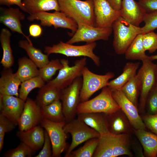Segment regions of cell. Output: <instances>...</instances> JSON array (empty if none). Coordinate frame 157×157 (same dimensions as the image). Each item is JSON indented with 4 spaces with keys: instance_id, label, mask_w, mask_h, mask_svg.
Returning a JSON list of instances; mask_svg holds the SVG:
<instances>
[{
    "instance_id": "4",
    "label": "cell",
    "mask_w": 157,
    "mask_h": 157,
    "mask_svg": "<svg viewBox=\"0 0 157 157\" xmlns=\"http://www.w3.org/2000/svg\"><path fill=\"white\" fill-rule=\"evenodd\" d=\"M113 46L115 53L124 54L134 40L140 33V28L129 23L119 16L113 23Z\"/></svg>"
},
{
    "instance_id": "21",
    "label": "cell",
    "mask_w": 157,
    "mask_h": 157,
    "mask_svg": "<svg viewBox=\"0 0 157 157\" xmlns=\"http://www.w3.org/2000/svg\"><path fill=\"white\" fill-rule=\"evenodd\" d=\"M21 81L10 68L2 71L0 78V94L19 97V88Z\"/></svg>"
},
{
    "instance_id": "24",
    "label": "cell",
    "mask_w": 157,
    "mask_h": 157,
    "mask_svg": "<svg viewBox=\"0 0 157 157\" xmlns=\"http://www.w3.org/2000/svg\"><path fill=\"white\" fill-rule=\"evenodd\" d=\"M22 2L30 15L52 10L60 11L57 0H22Z\"/></svg>"
},
{
    "instance_id": "43",
    "label": "cell",
    "mask_w": 157,
    "mask_h": 157,
    "mask_svg": "<svg viewBox=\"0 0 157 157\" xmlns=\"http://www.w3.org/2000/svg\"><path fill=\"white\" fill-rule=\"evenodd\" d=\"M144 119L145 125L157 135V113L147 115L144 117Z\"/></svg>"
},
{
    "instance_id": "15",
    "label": "cell",
    "mask_w": 157,
    "mask_h": 157,
    "mask_svg": "<svg viewBox=\"0 0 157 157\" xmlns=\"http://www.w3.org/2000/svg\"><path fill=\"white\" fill-rule=\"evenodd\" d=\"M94 5L95 26L111 27L120 15V10L114 9L106 0H92Z\"/></svg>"
},
{
    "instance_id": "25",
    "label": "cell",
    "mask_w": 157,
    "mask_h": 157,
    "mask_svg": "<svg viewBox=\"0 0 157 157\" xmlns=\"http://www.w3.org/2000/svg\"><path fill=\"white\" fill-rule=\"evenodd\" d=\"M135 133L143 148L146 156L155 157L157 156V135L144 129H137Z\"/></svg>"
},
{
    "instance_id": "10",
    "label": "cell",
    "mask_w": 157,
    "mask_h": 157,
    "mask_svg": "<svg viewBox=\"0 0 157 157\" xmlns=\"http://www.w3.org/2000/svg\"><path fill=\"white\" fill-rule=\"evenodd\" d=\"M82 84L80 92L81 102L89 100L99 90L107 86L109 80L115 76L113 72H109L104 75L95 74L85 67L82 71Z\"/></svg>"
},
{
    "instance_id": "45",
    "label": "cell",
    "mask_w": 157,
    "mask_h": 157,
    "mask_svg": "<svg viewBox=\"0 0 157 157\" xmlns=\"http://www.w3.org/2000/svg\"><path fill=\"white\" fill-rule=\"evenodd\" d=\"M22 0H0L1 5L6 6L8 7L13 5L18 6L19 8L26 13V11L22 3Z\"/></svg>"
},
{
    "instance_id": "16",
    "label": "cell",
    "mask_w": 157,
    "mask_h": 157,
    "mask_svg": "<svg viewBox=\"0 0 157 157\" xmlns=\"http://www.w3.org/2000/svg\"><path fill=\"white\" fill-rule=\"evenodd\" d=\"M112 93L113 98L125 114L131 125L136 130H144L145 125L139 114L137 106L121 90L112 91Z\"/></svg>"
},
{
    "instance_id": "27",
    "label": "cell",
    "mask_w": 157,
    "mask_h": 157,
    "mask_svg": "<svg viewBox=\"0 0 157 157\" xmlns=\"http://www.w3.org/2000/svg\"><path fill=\"white\" fill-rule=\"evenodd\" d=\"M18 67L15 74L21 82L39 76V69L29 58L24 57L18 60Z\"/></svg>"
},
{
    "instance_id": "13",
    "label": "cell",
    "mask_w": 157,
    "mask_h": 157,
    "mask_svg": "<svg viewBox=\"0 0 157 157\" xmlns=\"http://www.w3.org/2000/svg\"><path fill=\"white\" fill-rule=\"evenodd\" d=\"M27 19L30 21H40V25L44 26H53L55 29L58 28L69 29L72 31V34L75 33L78 28L75 21L60 11H55L53 13L41 12L30 15Z\"/></svg>"
},
{
    "instance_id": "36",
    "label": "cell",
    "mask_w": 157,
    "mask_h": 157,
    "mask_svg": "<svg viewBox=\"0 0 157 157\" xmlns=\"http://www.w3.org/2000/svg\"><path fill=\"white\" fill-rule=\"evenodd\" d=\"M106 115L108 129L110 133L118 134L126 131L125 122L117 114V112Z\"/></svg>"
},
{
    "instance_id": "6",
    "label": "cell",
    "mask_w": 157,
    "mask_h": 157,
    "mask_svg": "<svg viewBox=\"0 0 157 157\" xmlns=\"http://www.w3.org/2000/svg\"><path fill=\"white\" fill-rule=\"evenodd\" d=\"M96 46L95 42L77 46L60 41L52 46L45 47L44 52L49 55L51 53H59L67 57H87L90 58L97 66H99L100 64L99 58L93 52Z\"/></svg>"
},
{
    "instance_id": "48",
    "label": "cell",
    "mask_w": 157,
    "mask_h": 157,
    "mask_svg": "<svg viewBox=\"0 0 157 157\" xmlns=\"http://www.w3.org/2000/svg\"><path fill=\"white\" fill-rule=\"evenodd\" d=\"M5 133L0 134V151H1L3 147Z\"/></svg>"
},
{
    "instance_id": "35",
    "label": "cell",
    "mask_w": 157,
    "mask_h": 157,
    "mask_svg": "<svg viewBox=\"0 0 157 157\" xmlns=\"http://www.w3.org/2000/svg\"><path fill=\"white\" fill-rule=\"evenodd\" d=\"M63 67L60 60L57 59L52 60L39 68V76L45 82H47L50 81L56 71L60 69Z\"/></svg>"
},
{
    "instance_id": "37",
    "label": "cell",
    "mask_w": 157,
    "mask_h": 157,
    "mask_svg": "<svg viewBox=\"0 0 157 157\" xmlns=\"http://www.w3.org/2000/svg\"><path fill=\"white\" fill-rule=\"evenodd\" d=\"M35 151L24 143L21 142L16 147L6 151L3 155L5 157H31Z\"/></svg>"
},
{
    "instance_id": "38",
    "label": "cell",
    "mask_w": 157,
    "mask_h": 157,
    "mask_svg": "<svg viewBox=\"0 0 157 157\" xmlns=\"http://www.w3.org/2000/svg\"><path fill=\"white\" fill-rule=\"evenodd\" d=\"M144 25L140 28V33L144 34L157 28V10L146 14L143 20Z\"/></svg>"
},
{
    "instance_id": "7",
    "label": "cell",
    "mask_w": 157,
    "mask_h": 157,
    "mask_svg": "<svg viewBox=\"0 0 157 157\" xmlns=\"http://www.w3.org/2000/svg\"><path fill=\"white\" fill-rule=\"evenodd\" d=\"M142 65L137 75L140 84L139 107H145L149 94L157 83V65L148 58L142 61Z\"/></svg>"
},
{
    "instance_id": "14",
    "label": "cell",
    "mask_w": 157,
    "mask_h": 157,
    "mask_svg": "<svg viewBox=\"0 0 157 157\" xmlns=\"http://www.w3.org/2000/svg\"><path fill=\"white\" fill-rule=\"evenodd\" d=\"M43 118L41 108L35 100L28 97L18 122L19 130L26 131L38 125Z\"/></svg>"
},
{
    "instance_id": "32",
    "label": "cell",
    "mask_w": 157,
    "mask_h": 157,
    "mask_svg": "<svg viewBox=\"0 0 157 157\" xmlns=\"http://www.w3.org/2000/svg\"><path fill=\"white\" fill-rule=\"evenodd\" d=\"M45 84V81L39 76L23 81L20 85L19 97L25 101L32 90L36 88H40Z\"/></svg>"
},
{
    "instance_id": "19",
    "label": "cell",
    "mask_w": 157,
    "mask_h": 157,
    "mask_svg": "<svg viewBox=\"0 0 157 157\" xmlns=\"http://www.w3.org/2000/svg\"><path fill=\"white\" fill-rule=\"evenodd\" d=\"M120 16L130 24L138 27L143 22L147 13L145 9L135 0H122Z\"/></svg>"
},
{
    "instance_id": "47",
    "label": "cell",
    "mask_w": 157,
    "mask_h": 157,
    "mask_svg": "<svg viewBox=\"0 0 157 157\" xmlns=\"http://www.w3.org/2000/svg\"><path fill=\"white\" fill-rule=\"evenodd\" d=\"M111 6L115 10H120L122 0H106Z\"/></svg>"
},
{
    "instance_id": "44",
    "label": "cell",
    "mask_w": 157,
    "mask_h": 157,
    "mask_svg": "<svg viewBox=\"0 0 157 157\" xmlns=\"http://www.w3.org/2000/svg\"><path fill=\"white\" fill-rule=\"evenodd\" d=\"M138 2L147 13L157 10V0H138Z\"/></svg>"
},
{
    "instance_id": "2",
    "label": "cell",
    "mask_w": 157,
    "mask_h": 157,
    "mask_svg": "<svg viewBox=\"0 0 157 157\" xmlns=\"http://www.w3.org/2000/svg\"><path fill=\"white\" fill-rule=\"evenodd\" d=\"M60 11L76 22H82L95 26L94 5L92 0H57Z\"/></svg>"
},
{
    "instance_id": "11",
    "label": "cell",
    "mask_w": 157,
    "mask_h": 157,
    "mask_svg": "<svg viewBox=\"0 0 157 157\" xmlns=\"http://www.w3.org/2000/svg\"><path fill=\"white\" fill-rule=\"evenodd\" d=\"M66 122H55L43 118L41 126L47 132L50 138L52 148V157H59L69 146L66 140L67 134L64 127Z\"/></svg>"
},
{
    "instance_id": "18",
    "label": "cell",
    "mask_w": 157,
    "mask_h": 157,
    "mask_svg": "<svg viewBox=\"0 0 157 157\" xmlns=\"http://www.w3.org/2000/svg\"><path fill=\"white\" fill-rule=\"evenodd\" d=\"M1 9L2 11L0 16V22L12 32L23 35L31 44L33 45L29 36L25 35L22 31L21 22L24 19L25 15L19 8L10 7L6 8H1Z\"/></svg>"
},
{
    "instance_id": "42",
    "label": "cell",
    "mask_w": 157,
    "mask_h": 157,
    "mask_svg": "<svg viewBox=\"0 0 157 157\" xmlns=\"http://www.w3.org/2000/svg\"><path fill=\"white\" fill-rule=\"evenodd\" d=\"M147 99L149 108L151 112L154 113H157V83L150 92Z\"/></svg>"
},
{
    "instance_id": "46",
    "label": "cell",
    "mask_w": 157,
    "mask_h": 157,
    "mask_svg": "<svg viewBox=\"0 0 157 157\" xmlns=\"http://www.w3.org/2000/svg\"><path fill=\"white\" fill-rule=\"evenodd\" d=\"M29 32L31 36L34 38L40 36L42 32V29L40 26L36 24H31L29 27Z\"/></svg>"
},
{
    "instance_id": "40",
    "label": "cell",
    "mask_w": 157,
    "mask_h": 157,
    "mask_svg": "<svg viewBox=\"0 0 157 157\" xmlns=\"http://www.w3.org/2000/svg\"><path fill=\"white\" fill-rule=\"evenodd\" d=\"M52 148L51 142L47 132L44 131V140L42 149L35 157H52Z\"/></svg>"
},
{
    "instance_id": "26",
    "label": "cell",
    "mask_w": 157,
    "mask_h": 157,
    "mask_svg": "<svg viewBox=\"0 0 157 157\" xmlns=\"http://www.w3.org/2000/svg\"><path fill=\"white\" fill-rule=\"evenodd\" d=\"M11 34L6 28L1 29L0 35V41L3 51L1 63L4 68H10L13 65L14 58L10 45Z\"/></svg>"
},
{
    "instance_id": "29",
    "label": "cell",
    "mask_w": 157,
    "mask_h": 157,
    "mask_svg": "<svg viewBox=\"0 0 157 157\" xmlns=\"http://www.w3.org/2000/svg\"><path fill=\"white\" fill-rule=\"evenodd\" d=\"M143 34H138L127 49L124 53L126 59L142 61L148 58L143 46Z\"/></svg>"
},
{
    "instance_id": "5",
    "label": "cell",
    "mask_w": 157,
    "mask_h": 157,
    "mask_svg": "<svg viewBox=\"0 0 157 157\" xmlns=\"http://www.w3.org/2000/svg\"><path fill=\"white\" fill-rule=\"evenodd\" d=\"M63 65L59 70L57 76L47 82L46 84L51 87L61 90L70 85L77 78L82 76V72L86 64L85 57L76 60L74 65L70 66L68 60L63 59L60 60Z\"/></svg>"
},
{
    "instance_id": "49",
    "label": "cell",
    "mask_w": 157,
    "mask_h": 157,
    "mask_svg": "<svg viewBox=\"0 0 157 157\" xmlns=\"http://www.w3.org/2000/svg\"><path fill=\"white\" fill-rule=\"evenodd\" d=\"M149 58L152 61L157 60V54L149 56Z\"/></svg>"
},
{
    "instance_id": "34",
    "label": "cell",
    "mask_w": 157,
    "mask_h": 157,
    "mask_svg": "<svg viewBox=\"0 0 157 157\" xmlns=\"http://www.w3.org/2000/svg\"><path fill=\"white\" fill-rule=\"evenodd\" d=\"M99 138L90 139L82 147L72 151L67 157H92L97 146Z\"/></svg>"
},
{
    "instance_id": "3",
    "label": "cell",
    "mask_w": 157,
    "mask_h": 157,
    "mask_svg": "<svg viewBox=\"0 0 157 157\" xmlns=\"http://www.w3.org/2000/svg\"><path fill=\"white\" fill-rule=\"evenodd\" d=\"M120 109V107L113 97L112 91L106 86L95 97L80 102L77 108V113H98L109 115L117 112Z\"/></svg>"
},
{
    "instance_id": "22",
    "label": "cell",
    "mask_w": 157,
    "mask_h": 157,
    "mask_svg": "<svg viewBox=\"0 0 157 157\" xmlns=\"http://www.w3.org/2000/svg\"><path fill=\"white\" fill-rule=\"evenodd\" d=\"M77 118L97 132L100 135L109 133L107 115L102 113L78 114Z\"/></svg>"
},
{
    "instance_id": "30",
    "label": "cell",
    "mask_w": 157,
    "mask_h": 157,
    "mask_svg": "<svg viewBox=\"0 0 157 157\" xmlns=\"http://www.w3.org/2000/svg\"><path fill=\"white\" fill-rule=\"evenodd\" d=\"M41 109L43 118L55 122H66L60 99L41 108Z\"/></svg>"
},
{
    "instance_id": "8",
    "label": "cell",
    "mask_w": 157,
    "mask_h": 157,
    "mask_svg": "<svg viewBox=\"0 0 157 157\" xmlns=\"http://www.w3.org/2000/svg\"><path fill=\"white\" fill-rule=\"evenodd\" d=\"M82 79L79 77L67 87L60 90V100L66 123L75 118L80 103V92Z\"/></svg>"
},
{
    "instance_id": "33",
    "label": "cell",
    "mask_w": 157,
    "mask_h": 157,
    "mask_svg": "<svg viewBox=\"0 0 157 157\" xmlns=\"http://www.w3.org/2000/svg\"><path fill=\"white\" fill-rule=\"evenodd\" d=\"M121 90L126 96L137 106L138 96L139 91H140V84L137 75L127 83Z\"/></svg>"
},
{
    "instance_id": "31",
    "label": "cell",
    "mask_w": 157,
    "mask_h": 157,
    "mask_svg": "<svg viewBox=\"0 0 157 157\" xmlns=\"http://www.w3.org/2000/svg\"><path fill=\"white\" fill-rule=\"evenodd\" d=\"M60 90L51 87L45 84L40 88L35 100L42 108L60 99Z\"/></svg>"
},
{
    "instance_id": "41",
    "label": "cell",
    "mask_w": 157,
    "mask_h": 157,
    "mask_svg": "<svg viewBox=\"0 0 157 157\" xmlns=\"http://www.w3.org/2000/svg\"><path fill=\"white\" fill-rule=\"evenodd\" d=\"M17 126L4 115L0 114V134L8 133L13 130Z\"/></svg>"
},
{
    "instance_id": "9",
    "label": "cell",
    "mask_w": 157,
    "mask_h": 157,
    "mask_svg": "<svg viewBox=\"0 0 157 157\" xmlns=\"http://www.w3.org/2000/svg\"><path fill=\"white\" fill-rule=\"evenodd\" d=\"M64 129L66 133H69L72 137L71 143L67 150L65 157H67L81 144L92 138H99L100 136L97 132L78 118L66 123Z\"/></svg>"
},
{
    "instance_id": "23",
    "label": "cell",
    "mask_w": 157,
    "mask_h": 157,
    "mask_svg": "<svg viewBox=\"0 0 157 157\" xmlns=\"http://www.w3.org/2000/svg\"><path fill=\"white\" fill-rule=\"evenodd\" d=\"M140 65L139 62L127 63L124 67L122 73L116 78L109 81L107 86L111 91L120 90L136 75Z\"/></svg>"
},
{
    "instance_id": "20",
    "label": "cell",
    "mask_w": 157,
    "mask_h": 157,
    "mask_svg": "<svg viewBox=\"0 0 157 157\" xmlns=\"http://www.w3.org/2000/svg\"><path fill=\"white\" fill-rule=\"evenodd\" d=\"M37 125L29 130L18 131L16 135L23 142L35 151L42 148L44 140V131Z\"/></svg>"
},
{
    "instance_id": "39",
    "label": "cell",
    "mask_w": 157,
    "mask_h": 157,
    "mask_svg": "<svg viewBox=\"0 0 157 157\" xmlns=\"http://www.w3.org/2000/svg\"><path fill=\"white\" fill-rule=\"evenodd\" d=\"M143 42L145 51L153 53L157 50V33L152 31L143 34Z\"/></svg>"
},
{
    "instance_id": "12",
    "label": "cell",
    "mask_w": 157,
    "mask_h": 157,
    "mask_svg": "<svg viewBox=\"0 0 157 157\" xmlns=\"http://www.w3.org/2000/svg\"><path fill=\"white\" fill-rule=\"evenodd\" d=\"M76 23L77 29L72 38L66 42L67 43L72 44L79 42L90 43L99 40L106 41L113 31L112 27L99 28L82 22Z\"/></svg>"
},
{
    "instance_id": "28",
    "label": "cell",
    "mask_w": 157,
    "mask_h": 157,
    "mask_svg": "<svg viewBox=\"0 0 157 157\" xmlns=\"http://www.w3.org/2000/svg\"><path fill=\"white\" fill-rule=\"evenodd\" d=\"M19 47L26 52L29 58L39 68L47 64L49 61V55L43 53L40 49L31 44L27 40H21L18 43Z\"/></svg>"
},
{
    "instance_id": "17",
    "label": "cell",
    "mask_w": 157,
    "mask_h": 157,
    "mask_svg": "<svg viewBox=\"0 0 157 157\" xmlns=\"http://www.w3.org/2000/svg\"><path fill=\"white\" fill-rule=\"evenodd\" d=\"M25 103L19 97L0 94V113L17 126Z\"/></svg>"
},
{
    "instance_id": "1",
    "label": "cell",
    "mask_w": 157,
    "mask_h": 157,
    "mask_svg": "<svg viewBox=\"0 0 157 157\" xmlns=\"http://www.w3.org/2000/svg\"><path fill=\"white\" fill-rule=\"evenodd\" d=\"M129 138L125 133L116 134L110 132L101 135L93 157H116L130 155Z\"/></svg>"
}]
</instances>
